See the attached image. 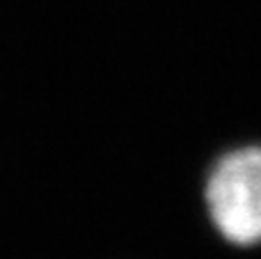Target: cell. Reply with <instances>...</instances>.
Returning <instances> with one entry per match:
<instances>
[{
	"mask_svg": "<svg viewBox=\"0 0 261 259\" xmlns=\"http://www.w3.org/2000/svg\"><path fill=\"white\" fill-rule=\"evenodd\" d=\"M204 206L227 243L261 246V145L236 147L213 163L204 182Z\"/></svg>",
	"mask_w": 261,
	"mask_h": 259,
	"instance_id": "obj_1",
	"label": "cell"
}]
</instances>
